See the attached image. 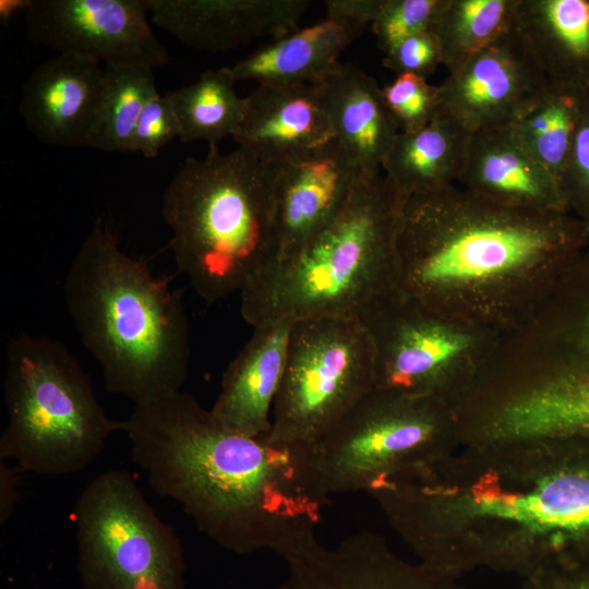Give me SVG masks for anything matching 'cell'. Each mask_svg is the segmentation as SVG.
Listing matches in <instances>:
<instances>
[{"label": "cell", "instance_id": "6da1fadb", "mask_svg": "<svg viewBox=\"0 0 589 589\" xmlns=\"http://www.w3.org/2000/svg\"><path fill=\"white\" fill-rule=\"evenodd\" d=\"M588 442L461 446L368 494L417 561L459 578L486 569L524 579L589 557Z\"/></svg>", "mask_w": 589, "mask_h": 589}, {"label": "cell", "instance_id": "7a4b0ae2", "mask_svg": "<svg viewBox=\"0 0 589 589\" xmlns=\"http://www.w3.org/2000/svg\"><path fill=\"white\" fill-rule=\"evenodd\" d=\"M122 432L152 490L224 549L271 551L288 563L318 542L330 495L315 444L242 433L183 392L135 406Z\"/></svg>", "mask_w": 589, "mask_h": 589}, {"label": "cell", "instance_id": "3957f363", "mask_svg": "<svg viewBox=\"0 0 589 589\" xmlns=\"http://www.w3.org/2000/svg\"><path fill=\"white\" fill-rule=\"evenodd\" d=\"M589 242L567 211L503 204L455 185L407 196L395 290L453 324L496 336L524 321Z\"/></svg>", "mask_w": 589, "mask_h": 589}, {"label": "cell", "instance_id": "277c9868", "mask_svg": "<svg viewBox=\"0 0 589 589\" xmlns=\"http://www.w3.org/2000/svg\"><path fill=\"white\" fill-rule=\"evenodd\" d=\"M63 297L108 392L135 406L182 392L191 356L182 291L145 257L123 252L101 218L71 261Z\"/></svg>", "mask_w": 589, "mask_h": 589}, {"label": "cell", "instance_id": "5b68a950", "mask_svg": "<svg viewBox=\"0 0 589 589\" xmlns=\"http://www.w3.org/2000/svg\"><path fill=\"white\" fill-rule=\"evenodd\" d=\"M161 216L177 271L208 304L240 293L278 256L274 166L244 148L187 158Z\"/></svg>", "mask_w": 589, "mask_h": 589}, {"label": "cell", "instance_id": "8992f818", "mask_svg": "<svg viewBox=\"0 0 589 589\" xmlns=\"http://www.w3.org/2000/svg\"><path fill=\"white\" fill-rule=\"evenodd\" d=\"M405 200L381 171L364 173L329 225L240 292L243 320L254 328L316 316H360L395 289V238Z\"/></svg>", "mask_w": 589, "mask_h": 589}, {"label": "cell", "instance_id": "52a82bcc", "mask_svg": "<svg viewBox=\"0 0 589 589\" xmlns=\"http://www.w3.org/2000/svg\"><path fill=\"white\" fill-rule=\"evenodd\" d=\"M8 424L0 460L44 476L76 473L93 464L122 431L98 402L76 357L61 341L20 334L5 348Z\"/></svg>", "mask_w": 589, "mask_h": 589}, {"label": "cell", "instance_id": "ba28073f", "mask_svg": "<svg viewBox=\"0 0 589 589\" xmlns=\"http://www.w3.org/2000/svg\"><path fill=\"white\" fill-rule=\"evenodd\" d=\"M460 447L453 408L430 396L374 387L315 444L326 492H369Z\"/></svg>", "mask_w": 589, "mask_h": 589}, {"label": "cell", "instance_id": "9c48e42d", "mask_svg": "<svg viewBox=\"0 0 589 589\" xmlns=\"http://www.w3.org/2000/svg\"><path fill=\"white\" fill-rule=\"evenodd\" d=\"M73 518L84 589H184L182 543L128 471L109 470L92 480Z\"/></svg>", "mask_w": 589, "mask_h": 589}, {"label": "cell", "instance_id": "30bf717a", "mask_svg": "<svg viewBox=\"0 0 589 589\" xmlns=\"http://www.w3.org/2000/svg\"><path fill=\"white\" fill-rule=\"evenodd\" d=\"M374 387V349L359 316L293 322L269 437L316 444Z\"/></svg>", "mask_w": 589, "mask_h": 589}, {"label": "cell", "instance_id": "8fae6325", "mask_svg": "<svg viewBox=\"0 0 589 589\" xmlns=\"http://www.w3.org/2000/svg\"><path fill=\"white\" fill-rule=\"evenodd\" d=\"M359 317L374 349L375 387L435 397L452 408L495 337L445 321L395 289Z\"/></svg>", "mask_w": 589, "mask_h": 589}, {"label": "cell", "instance_id": "7c38bea8", "mask_svg": "<svg viewBox=\"0 0 589 589\" xmlns=\"http://www.w3.org/2000/svg\"><path fill=\"white\" fill-rule=\"evenodd\" d=\"M145 0H31L29 41L77 59L151 68L171 58L149 26Z\"/></svg>", "mask_w": 589, "mask_h": 589}, {"label": "cell", "instance_id": "4fadbf2b", "mask_svg": "<svg viewBox=\"0 0 589 589\" xmlns=\"http://www.w3.org/2000/svg\"><path fill=\"white\" fill-rule=\"evenodd\" d=\"M548 85L532 51L513 26L437 85L438 112L472 134L508 124Z\"/></svg>", "mask_w": 589, "mask_h": 589}, {"label": "cell", "instance_id": "5bb4252c", "mask_svg": "<svg viewBox=\"0 0 589 589\" xmlns=\"http://www.w3.org/2000/svg\"><path fill=\"white\" fill-rule=\"evenodd\" d=\"M461 578L398 555L378 533L360 531L335 546L317 542L287 563L268 589H466Z\"/></svg>", "mask_w": 589, "mask_h": 589}, {"label": "cell", "instance_id": "9a60e30c", "mask_svg": "<svg viewBox=\"0 0 589 589\" xmlns=\"http://www.w3.org/2000/svg\"><path fill=\"white\" fill-rule=\"evenodd\" d=\"M272 165L278 261L297 253L339 215L364 172L335 140Z\"/></svg>", "mask_w": 589, "mask_h": 589}, {"label": "cell", "instance_id": "2e32d148", "mask_svg": "<svg viewBox=\"0 0 589 589\" xmlns=\"http://www.w3.org/2000/svg\"><path fill=\"white\" fill-rule=\"evenodd\" d=\"M152 22L187 46L212 52L277 39L298 28L308 0H145Z\"/></svg>", "mask_w": 589, "mask_h": 589}, {"label": "cell", "instance_id": "e0dca14e", "mask_svg": "<svg viewBox=\"0 0 589 589\" xmlns=\"http://www.w3.org/2000/svg\"><path fill=\"white\" fill-rule=\"evenodd\" d=\"M104 76L98 63L58 55L38 64L22 85L19 111L41 143L86 147Z\"/></svg>", "mask_w": 589, "mask_h": 589}, {"label": "cell", "instance_id": "ac0fdd59", "mask_svg": "<svg viewBox=\"0 0 589 589\" xmlns=\"http://www.w3.org/2000/svg\"><path fill=\"white\" fill-rule=\"evenodd\" d=\"M233 134L238 147L280 164L334 140L320 85L257 84Z\"/></svg>", "mask_w": 589, "mask_h": 589}, {"label": "cell", "instance_id": "d6986e66", "mask_svg": "<svg viewBox=\"0 0 589 589\" xmlns=\"http://www.w3.org/2000/svg\"><path fill=\"white\" fill-rule=\"evenodd\" d=\"M292 322L253 328V334L223 373L211 408L227 426L251 435L269 433L281 387Z\"/></svg>", "mask_w": 589, "mask_h": 589}, {"label": "cell", "instance_id": "ffe728a7", "mask_svg": "<svg viewBox=\"0 0 589 589\" xmlns=\"http://www.w3.org/2000/svg\"><path fill=\"white\" fill-rule=\"evenodd\" d=\"M486 421L497 442L589 438V350L564 377L498 400Z\"/></svg>", "mask_w": 589, "mask_h": 589}, {"label": "cell", "instance_id": "44dd1931", "mask_svg": "<svg viewBox=\"0 0 589 589\" xmlns=\"http://www.w3.org/2000/svg\"><path fill=\"white\" fill-rule=\"evenodd\" d=\"M458 181L465 189L503 204L567 211L558 182L517 143L506 124L470 135Z\"/></svg>", "mask_w": 589, "mask_h": 589}, {"label": "cell", "instance_id": "7402d4cb", "mask_svg": "<svg viewBox=\"0 0 589 589\" xmlns=\"http://www.w3.org/2000/svg\"><path fill=\"white\" fill-rule=\"evenodd\" d=\"M320 87L334 140L364 173L381 171L399 130L377 82L362 69L340 63Z\"/></svg>", "mask_w": 589, "mask_h": 589}, {"label": "cell", "instance_id": "603a6c76", "mask_svg": "<svg viewBox=\"0 0 589 589\" xmlns=\"http://www.w3.org/2000/svg\"><path fill=\"white\" fill-rule=\"evenodd\" d=\"M514 27L550 84L589 92V0H519Z\"/></svg>", "mask_w": 589, "mask_h": 589}, {"label": "cell", "instance_id": "cb8c5ba5", "mask_svg": "<svg viewBox=\"0 0 589 589\" xmlns=\"http://www.w3.org/2000/svg\"><path fill=\"white\" fill-rule=\"evenodd\" d=\"M357 37L352 29L324 19L274 39L229 68L236 82L320 85L339 67L340 53Z\"/></svg>", "mask_w": 589, "mask_h": 589}, {"label": "cell", "instance_id": "d4e9b609", "mask_svg": "<svg viewBox=\"0 0 589 589\" xmlns=\"http://www.w3.org/2000/svg\"><path fill=\"white\" fill-rule=\"evenodd\" d=\"M470 135L438 112L422 129L399 132L381 169L406 197L444 190L462 173Z\"/></svg>", "mask_w": 589, "mask_h": 589}, {"label": "cell", "instance_id": "484cf974", "mask_svg": "<svg viewBox=\"0 0 589 589\" xmlns=\"http://www.w3.org/2000/svg\"><path fill=\"white\" fill-rule=\"evenodd\" d=\"M588 96L589 92L549 83L530 105L506 124L517 143L558 184Z\"/></svg>", "mask_w": 589, "mask_h": 589}, {"label": "cell", "instance_id": "4316f807", "mask_svg": "<svg viewBox=\"0 0 589 589\" xmlns=\"http://www.w3.org/2000/svg\"><path fill=\"white\" fill-rule=\"evenodd\" d=\"M229 67L203 72L199 80L165 93L180 128L182 143L205 141L217 146L233 136L245 113V97H240Z\"/></svg>", "mask_w": 589, "mask_h": 589}, {"label": "cell", "instance_id": "83f0119b", "mask_svg": "<svg viewBox=\"0 0 589 589\" xmlns=\"http://www.w3.org/2000/svg\"><path fill=\"white\" fill-rule=\"evenodd\" d=\"M156 94L153 68L104 65L101 89L86 147L108 153H129L137 120Z\"/></svg>", "mask_w": 589, "mask_h": 589}, {"label": "cell", "instance_id": "f1b7e54d", "mask_svg": "<svg viewBox=\"0 0 589 589\" xmlns=\"http://www.w3.org/2000/svg\"><path fill=\"white\" fill-rule=\"evenodd\" d=\"M519 0H447L432 33L453 72L509 32Z\"/></svg>", "mask_w": 589, "mask_h": 589}, {"label": "cell", "instance_id": "f546056e", "mask_svg": "<svg viewBox=\"0 0 589 589\" xmlns=\"http://www.w3.org/2000/svg\"><path fill=\"white\" fill-rule=\"evenodd\" d=\"M447 0H381L372 29L385 53L399 41L432 32Z\"/></svg>", "mask_w": 589, "mask_h": 589}, {"label": "cell", "instance_id": "4dcf8cb0", "mask_svg": "<svg viewBox=\"0 0 589 589\" xmlns=\"http://www.w3.org/2000/svg\"><path fill=\"white\" fill-rule=\"evenodd\" d=\"M384 103L399 132L425 127L438 113L437 85L414 74H398L382 88Z\"/></svg>", "mask_w": 589, "mask_h": 589}, {"label": "cell", "instance_id": "1f68e13d", "mask_svg": "<svg viewBox=\"0 0 589 589\" xmlns=\"http://www.w3.org/2000/svg\"><path fill=\"white\" fill-rule=\"evenodd\" d=\"M560 188L567 211L589 225V96L574 133Z\"/></svg>", "mask_w": 589, "mask_h": 589}, {"label": "cell", "instance_id": "d6a6232c", "mask_svg": "<svg viewBox=\"0 0 589 589\" xmlns=\"http://www.w3.org/2000/svg\"><path fill=\"white\" fill-rule=\"evenodd\" d=\"M176 113L165 95L156 94L144 107L131 136L129 153L155 158L169 142L179 139Z\"/></svg>", "mask_w": 589, "mask_h": 589}, {"label": "cell", "instance_id": "836d02e7", "mask_svg": "<svg viewBox=\"0 0 589 589\" xmlns=\"http://www.w3.org/2000/svg\"><path fill=\"white\" fill-rule=\"evenodd\" d=\"M384 67L398 74L431 75L442 64L437 40L432 32L406 38L388 51L383 59Z\"/></svg>", "mask_w": 589, "mask_h": 589}, {"label": "cell", "instance_id": "e575fe53", "mask_svg": "<svg viewBox=\"0 0 589 589\" xmlns=\"http://www.w3.org/2000/svg\"><path fill=\"white\" fill-rule=\"evenodd\" d=\"M521 580L518 589H589V557L558 564Z\"/></svg>", "mask_w": 589, "mask_h": 589}, {"label": "cell", "instance_id": "d590c367", "mask_svg": "<svg viewBox=\"0 0 589 589\" xmlns=\"http://www.w3.org/2000/svg\"><path fill=\"white\" fill-rule=\"evenodd\" d=\"M380 4L381 0H326L325 19L339 23L360 36L369 24L372 25Z\"/></svg>", "mask_w": 589, "mask_h": 589}, {"label": "cell", "instance_id": "8d00e7d4", "mask_svg": "<svg viewBox=\"0 0 589 589\" xmlns=\"http://www.w3.org/2000/svg\"><path fill=\"white\" fill-rule=\"evenodd\" d=\"M17 498V471L0 460V524H5L14 513Z\"/></svg>", "mask_w": 589, "mask_h": 589}, {"label": "cell", "instance_id": "74e56055", "mask_svg": "<svg viewBox=\"0 0 589 589\" xmlns=\"http://www.w3.org/2000/svg\"><path fill=\"white\" fill-rule=\"evenodd\" d=\"M31 4V0H1L0 2V15L2 21H7L13 13L21 11L26 12Z\"/></svg>", "mask_w": 589, "mask_h": 589}, {"label": "cell", "instance_id": "f35d334b", "mask_svg": "<svg viewBox=\"0 0 589 589\" xmlns=\"http://www.w3.org/2000/svg\"><path fill=\"white\" fill-rule=\"evenodd\" d=\"M588 233H589V225H588Z\"/></svg>", "mask_w": 589, "mask_h": 589}]
</instances>
